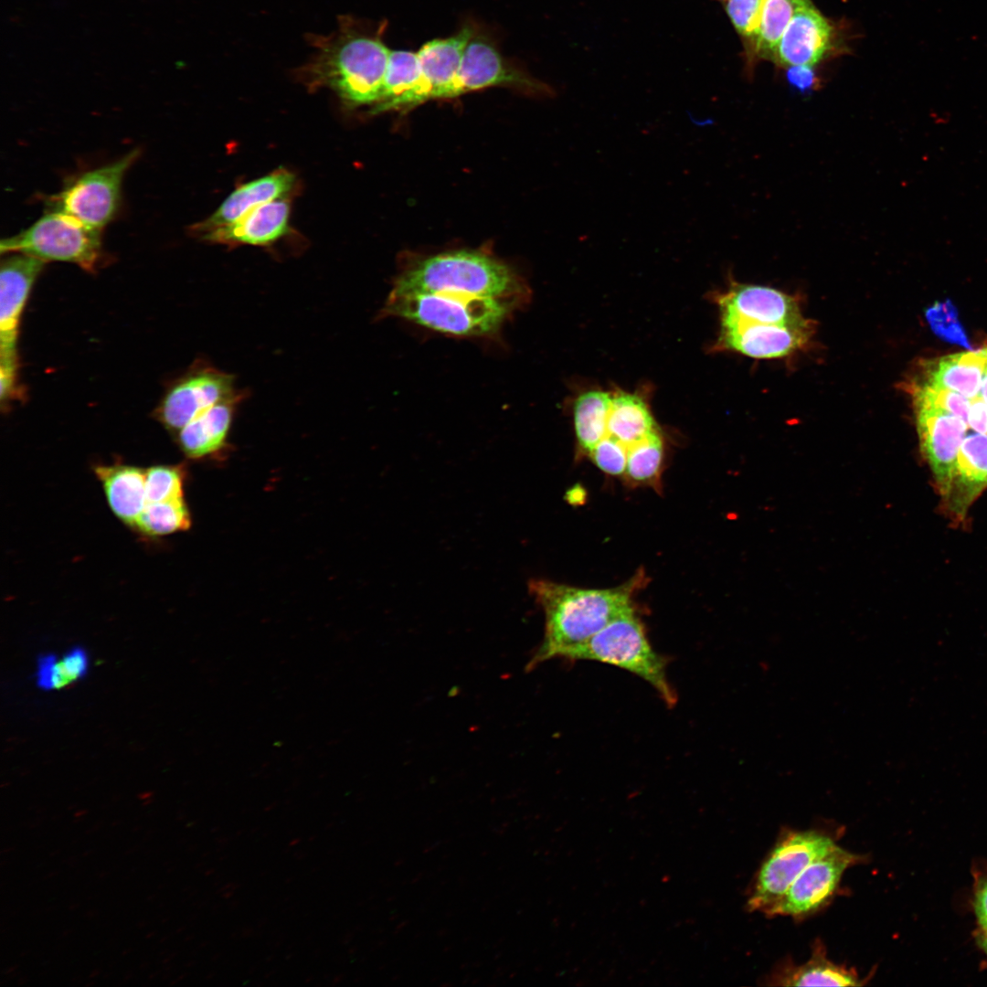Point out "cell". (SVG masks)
Segmentation results:
<instances>
[{
    "label": "cell",
    "mask_w": 987,
    "mask_h": 987,
    "mask_svg": "<svg viewBox=\"0 0 987 987\" xmlns=\"http://www.w3.org/2000/svg\"><path fill=\"white\" fill-rule=\"evenodd\" d=\"M531 297L525 279L509 264L482 250L455 249L405 262L379 317L450 336L492 337Z\"/></svg>",
    "instance_id": "obj_1"
},
{
    "label": "cell",
    "mask_w": 987,
    "mask_h": 987,
    "mask_svg": "<svg viewBox=\"0 0 987 987\" xmlns=\"http://www.w3.org/2000/svg\"><path fill=\"white\" fill-rule=\"evenodd\" d=\"M645 580L643 570L610 589H582L547 579H531L528 590L544 611L545 633L526 663V671L551 659H564L570 650L635 607L633 597Z\"/></svg>",
    "instance_id": "obj_2"
},
{
    "label": "cell",
    "mask_w": 987,
    "mask_h": 987,
    "mask_svg": "<svg viewBox=\"0 0 987 987\" xmlns=\"http://www.w3.org/2000/svg\"><path fill=\"white\" fill-rule=\"evenodd\" d=\"M313 44L317 51L301 69L308 84L328 87L350 105L378 101L390 52L378 36L343 16L337 31Z\"/></svg>",
    "instance_id": "obj_3"
},
{
    "label": "cell",
    "mask_w": 987,
    "mask_h": 987,
    "mask_svg": "<svg viewBox=\"0 0 987 987\" xmlns=\"http://www.w3.org/2000/svg\"><path fill=\"white\" fill-rule=\"evenodd\" d=\"M564 660L595 661L619 667L647 682L668 708L678 701L667 676L668 659L653 649L636 607L570 650Z\"/></svg>",
    "instance_id": "obj_4"
},
{
    "label": "cell",
    "mask_w": 987,
    "mask_h": 987,
    "mask_svg": "<svg viewBox=\"0 0 987 987\" xmlns=\"http://www.w3.org/2000/svg\"><path fill=\"white\" fill-rule=\"evenodd\" d=\"M1 254L23 253L94 272L102 259L101 231L63 212L49 210L30 227L1 240Z\"/></svg>",
    "instance_id": "obj_5"
},
{
    "label": "cell",
    "mask_w": 987,
    "mask_h": 987,
    "mask_svg": "<svg viewBox=\"0 0 987 987\" xmlns=\"http://www.w3.org/2000/svg\"><path fill=\"white\" fill-rule=\"evenodd\" d=\"M139 155L135 148L112 163L73 176L58 193L48 197V207L102 231L118 213L124 175Z\"/></svg>",
    "instance_id": "obj_6"
},
{
    "label": "cell",
    "mask_w": 987,
    "mask_h": 987,
    "mask_svg": "<svg viewBox=\"0 0 987 987\" xmlns=\"http://www.w3.org/2000/svg\"><path fill=\"white\" fill-rule=\"evenodd\" d=\"M46 261L23 253H8L0 268V395L4 405L18 387L19 323L34 282Z\"/></svg>",
    "instance_id": "obj_7"
},
{
    "label": "cell",
    "mask_w": 987,
    "mask_h": 987,
    "mask_svg": "<svg viewBox=\"0 0 987 987\" xmlns=\"http://www.w3.org/2000/svg\"><path fill=\"white\" fill-rule=\"evenodd\" d=\"M835 844L829 834L818 830L783 832L756 875L747 902L748 910L764 913L815 858Z\"/></svg>",
    "instance_id": "obj_8"
},
{
    "label": "cell",
    "mask_w": 987,
    "mask_h": 987,
    "mask_svg": "<svg viewBox=\"0 0 987 987\" xmlns=\"http://www.w3.org/2000/svg\"><path fill=\"white\" fill-rule=\"evenodd\" d=\"M863 861L864 856L835 844L815 858L764 914L801 918L819 911L833 898L844 871Z\"/></svg>",
    "instance_id": "obj_9"
},
{
    "label": "cell",
    "mask_w": 987,
    "mask_h": 987,
    "mask_svg": "<svg viewBox=\"0 0 987 987\" xmlns=\"http://www.w3.org/2000/svg\"><path fill=\"white\" fill-rule=\"evenodd\" d=\"M235 382L232 374L207 364L196 365L169 389L157 409V417L167 430L177 434L212 406L246 395Z\"/></svg>",
    "instance_id": "obj_10"
},
{
    "label": "cell",
    "mask_w": 987,
    "mask_h": 987,
    "mask_svg": "<svg viewBox=\"0 0 987 987\" xmlns=\"http://www.w3.org/2000/svg\"><path fill=\"white\" fill-rule=\"evenodd\" d=\"M815 324L720 322L717 350L737 352L755 359H779L803 351L811 343Z\"/></svg>",
    "instance_id": "obj_11"
},
{
    "label": "cell",
    "mask_w": 987,
    "mask_h": 987,
    "mask_svg": "<svg viewBox=\"0 0 987 987\" xmlns=\"http://www.w3.org/2000/svg\"><path fill=\"white\" fill-rule=\"evenodd\" d=\"M473 34L466 27L451 37L425 43L418 51L421 74L417 85L402 96L374 107L372 111L408 109L430 99H440L454 80L465 47Z\"/></svg>",
    "instance_id": "obj_12"
},
{
    "label": "cell",
    "mask_w": 987,
    "mask_h": 987,
    "mask_svg": "<svg viewBox=\"0 0 987 987\" xmlns=\"http://www.w3.org/2000/svg\"><path fill=\"white\" fill-rule=\"evenodd\" d=\"M500 85L516 86L539 94L551 93L547 86L507 65L490 41L473 34L465 47L454 80L440 98Z\"/></svg>",
    "instance_id": "obj_13"
},
{
    "label": "cell",
    "mask_w": 987,
    "mask_h": 987,
    "mask_svg": "<svg viewBox=\"0 0 987 987\" xmlns=\"http://www.w3.org/2000/svg\"><path fill=\"white\" fill-rule=\"evenodd\" d=\"M720 322H759L781 324L806 321L800 299L778 289L732 281L716 297Z\"/></svg>",
    "instance_id": "obj_14"
},
{
    "label": "cell",
    "mask_w": 987,
    "mask_h": 987,
    "mask_svg": "<svg viewBox=\"0 0 987 987\" xmlns=\"http://www.w3.org/2000/svg\"><path fill=\"white\" fill-rule=\"evenodd\" d=\"M914 409L921 451L929 463L939 492L947 497L968 424L935 407L914 405Z\"/></svg>",
    "instance_id": "obj_15"
},
{
    "label": "cell",
    "mask_w": 987,
    "mask_h": 987,
    "mask_svg": "<svg viewBox=\"0 0 987 987\" xmlns=\"http://www.w3.org/2000/svg\"><path fill=\"white\" fill-rule=\"evenodd\" d=\"M833 28L812 4L801 6L792 16L776 49L779 64L812 67L830 48Z\"/></svg>",
    "instance_id": "obj_16"
},
{
    "label": "cell",
    "mask_w": 987,
    "mask_h": 987,
    "mask_svg": "<svg viewBox=\"0 0 987 987\" xmlns=\"http://www.w3.org/2000/svg\"><path fill=\"white\" fill-rule=\"evenodd\" d=\"M294 186V175L278 169L265 176L245 183L235 189L207 219L190 228L196 236L232 224L251 209L286 196Z\"/></svg>",
    "instance_id": "obj_17"
},
{
    "label": "cell",
    "mask_w": 987,
    "mask_h": 987,
    "mask_svg": "<svg viewBox=\"0 0 987 987\" xmlns=\"http://www.w3.org/2000/svg\"><path fill=\"white\" fill-rule=\"evenodd\" d=\"M289 213V203L281 198L276 199L251 209L232 224L214 228L199 237L221 244L269 245L286 233Z\"/></svg>",
    "instance_id": "obj_18"
},
{
    "label": "cell",
    "mask_w": 987,
    "mask_h": 987,
    "mask_svg": "<svg viewBox=\"0 0 987 987\" xmlns=\"http://www.w3.org/2000/svg\"><path fill=\"white\" fill-rule=\"evenodd\" d=\"M246 395L221 401L192 419L177 433V442L190 459L219 453L227 440L239 404Z\"/></svg>",
    "instance_id": "obj_19"
},
{
    "label": "cell",
    "mask_w": 987,
    "mask_h": 987,
    "mask_svg": "<svg viewBox=\"0 0 987 987\" xmlns=\"http://www.w3.org/2000/svg\"><path fill=\"white\" fill-rule=\"evenodd\" d=\"M987 365L984 349L950 355L921 364V377L917 383L958 392L968 398L978 397Z\"/></svg>",
    "instance_id": "obj_20"
},
{
    "label": "cell",
    "mask_w": 987,
    "mask_h": 987,
    "mask_svg": "<svg viewBox=\"0 0 987 987\" xmlns=\"http://www.w3.org/2000/svg\"><path fill=\"white\" fill-rule=\"evenodd\" d=\"M95 473L111 511L133 527L148 503L145 471L133 465L114 464L96 466Z\"/></svg>",
    "instance_id": "obj_21"
},
{
    "label": "cell",
    "mask_w": 987,
    "mask_h": 987,
    "mask_svg": "<svg viewBox=\"0 0 987 987\" xmlns=\"http://www.w3.org/2000/svg\"><path fill=\"white\" fill-rule=\"evenodd\" d=\"M987 487V433L971 434L963 439L957 456L956 468L947 497L957 515Z\"/></svg>",
    "instance_id": "obj_22"
},
{
    "label": "cell",
    "mask_w": 987,
    "mask_h": 987,
    "mask_svg": "<svg viewBox=\"0 0 987 987\" xmlns=\"http://www.w3.org/2000/svg\"><path fill=\"white\" fill-rule=\"evenodd\" d=\"M771 981L782 986H861L865 982L854 971L834 963L826 957V950L818 939L812 946L811 958L803 964H788Z\"/></svg>",
    "instance_id": "obj_23"
},
{
    "label": "cell",
    "mask_w": 987,
    "mask_h": 987,
    "mask_svg": "<svg viewBox=\"0 0 987 987\" xmlns=\"http://www.w3.org/2000/svg\"><path fill=\"white\" fill-rule=\"evenodd\" d=\"M656 430L657 424L641 395L622 390L612 392L606 435L628 450Z\"/></svg>",
    "instance_id": "obj_24"
},
{
    "label": "cell",
    "mask_w": 987,
    "mask_h": 987,
    "mask_svg": "<svg viewBox=\"0 0 987 987\" xmlns=\"http://www.w3.org/2000/svg\"><path fill=\"white\" fill-rule=\"evenodd\" d=\"M612 392L592 389L580 394L573 404V420L578 446L589 454L607 434Z\"/></svg>",
    "instance_id": "obj_25"
},
{
    "label": "cell",
    "mask_w": 987,
    "mask_h": 987,
    "mask_svg": "<svg viewBox=\"0 0 987 987\" xmlns=\"http://www.w3.org/2000/svg\"><path fill=\"white\" fill-rule=\"evenodd\" d=\"M810 0H763L753 38L754 51L763 58L775 59L778 44L795 12Z\"/></svg>",
    "instance_id": "obj_26"
},
{
    "label": "cell",
    "mask_w": 987,
    "mask_h": 987,
    "mask_svg": "<svg viewBox=\"0 0 987 987\" xmlns=\"http://www.w3.org/2000/svg\"><path fill=\"white\" fill-rule=\"evenodd\" d=\"M663 457V440L658 430L628 449L624 472L627 482L657 489Z\"/></svg>",
    "instance_id": "obj_27"
},
{
    "label": "cell",
    "mask_w": 987,
    "mask_h": 987,
    "mask_svg": "<svg viewBox=\"0 0 987 987\" xmlns=\"http://www.w3.org/2000/svg\"><path fill=\"white\" fill-rule=\"evenodd\" d=\"M191 516L184 497L162 502H149L133 528L148 536H161L190 527Z\"/></svg>",
    "instance_id": "obj_28"
},
{
    "label": "cell",
    "mask_w": 987,
    "mask_h": 987,
    "mask_svg": "<svg viewBox=\"0 0 987 987\" xmlns=\"http://www.w3.org/2000/svg\"><path fill=\"white\" fill-rule=\"evenodd\" d=\"M421 74L418 52L390 50L378 101L388 102L411 90Z\"/></svg>",
    "instance_id": "obj_29"
},
{
    "label": "cell",
    "mask_w": 987,
    "mask_h": 987,
    "mask_svg": "<svg viewBox=\"0 0 987 987\" xmlns=\"http://www.w3.org/2000/svg\"><path fill=\"white\" fill-rule=\"evenodd\" d=\"M37 664V685L45 689H55L80 678L86 673L88 660L83 650L74 648L60 659L44 656Z\"/></svg>",
    "instance_id": "obj_30"
},
{
    "label": "cell",
    "mask_w": 987,
    "mask_h": 987,
    "mask_svg": "<svg viewBox=\"0 0 987 987\" xmlns=\"http://www.w3.org/2000/svg\"><path fill=\"white\" fill-rule=\"evenodd\" d=\"M185 469L181 465H155L145 471L147 501L162 502L184 497Z\"/></svg>",
    "instance_id": "obj_31"
},
{
    "label": "cell",
    "mask_w": 987,
    "mask_h": 987,
    "mask_svg": "<svg viewBox=\"0 0 987 987\" xmlns=\"http://www.w3.org/2000/svg\"><path fill=\"white\" fill-rule=\"evenodd\" d=\"M928 322L937 336L950 344L971 349V346L961 325L957 308L947 300L935 302L926 311Z\"/></svg>",
    "instance_id": "obj_32"
},
{
    "label": "cell",
    "mask_w": 987,
    "mask_h": 987,
    "mask_svg": "<svg viewBox=\"0 0 987 987\" xmlns=\"http://www.w3.org/2000/svg\"><path fill=\"white\" fill-rule=\"evenodd\" d=\"M627 448L617 440L606 435L589 452L593 462L609 475H624L627 463Z\"/></svg>",
    "instance_id": "obj_33"
},
{
    "label": "cell",
    "mask_w": 987,
    "mask_h": 987,
    "mask_svg": "<svg viewBox=\"0 0 987 987\" xmlns=\"http://www.w3.org/2000/svg\"><path fill=\"white\" fill-rule=\"evenodd\" d=\"M763 0H724V6L734 27L744 37L753 40Z\"/></svg>",
    "instance_id": "obj_34"
},
{
    "label": "cell",
    "mask_w": 987,
    "mask_h": 987,
    "mask_svg": "<svg viewBox=\"0 0 987 987\" xmlns=\"http://www.w3.org/2000/svg\"><path fill=\"white\" fill-rule=\"evenodd\" d=\"M967 424L978 433H987V403L980 397L970 403Z\"/></svg>",
    "instance_id": "obj_35"
},
{
    "label": "cell",
    "mask_w": 987,
    "mask_h": 987,
    "mask_svg": "<svg viewBox=\"0 0 987 987\" xmlns=\"http://www.w3.org/2000/svg\"><path fill=\"white\" fill-rule=\"evenodd\" d=\"M973 906L980 930L987 931V877L978 886Z\"/></svg>",
    "instance_id": "obj_36"
},
{
    "label": "cell",
    "mask_w": 987,
    "mask_h": 987,
    "mask_svg": "<svg viewBox=\"0 0 987 987\" xmlns=\"http://www.w3.org/2000/svg\"><path fill=\"white\" fill-rule=\"evenodd\" d=\"M789 80L797 88L805 90L813 86L814 76L811 67L789 68Z\"/></svg>",
    "instance_id": "obj_37"
},
{
    "label": "cell",
    "mask_w": 987,
    "mask_h": 987,
    "mask_svg": "<svg viewBox=\"0 0 987 987\" xmlns=\"http://www.w3.org/2000/svg\"><path fill=\"white\" fill-rule=\"evenodd\" d=\"M980 396L987 403V365L982 379Z\"/></svg>",
    "instance_id": "obj_38"
},
{
    "label": "cell",
    "mask_w": 987,
    "mask_h": 987,
    "mask_svg": "<svg viewBox=\"0 0 987 987\" xmlns=\"http://www.w3.org/2000/svg\"><path fill=\"white\" fill-rule=\"evenodd\" d=\"M977 941L981 949L987 954V931L980 930Z\"/></svg>",
    "instance_id": "obj_39"
},
{
    "label": "cell",
    "mask_w": 987,
    "mask_h": 987,
    "mask_svg": "<svg viewBox=\"0 0 987 987\" xmlns=\"http://www.w3.org/2000/svg\"><path fill=\"white\" fill-rule=\"evenodd\" d=\"M16 968H17V965H16V966H12V967H9V968L5 969V970L4 971H3V973H4V974H9V973H12V972H14V971H16Z\"/></svg>",
    "instance_id": "obj_40"
},
{
    "label": "cell",
    "mask_w": 987,
    "mask_h": 987,
    "mask_svg": "<svg viewBox=\"0 0 987 987\" xmlns=\"http://www.w3.org/2000/svg\"><path fill=\"white\" fill-rule=\"evenodd\" d=\"M85 914H86L85 916L88 917V918H93V917H95L97 915V911L96 910H90V911L86 912Z\"/></svg>",
    "instance_id": "obj_41"
},
{
    "label": "cell",
    "mask_w": 987,
    "mask_h": 987,
    "mask_svg": "<svg viewBox=\"0 0 987 987\" xmlns=\"http://www.w3.org/2000/svg\"><path fill=\"white\" fill-rule=\"evenodd\" d=\"M101 822H98V824L94 825V827L92 829L88 830L86 833H88L94 832V831L98 830L101 827Z\"/></svg>",
    "instance_id": "obj_42"
},
{
    "label": "cell",
    "mask_w": 987,
    "mask_h": 987,
    "mask_svg": "<svg viewBox=\"0 0 987 987\" xmlns=\"http://www.w3.org/2000/svg\"><path fill=\"white\" fill-rule=\"evenodd\" d=\"M99 974H100V971H99V970H95V971H92V972H91V973L90 974L89 978H90V979H92V978H94V977L98 976Z\"/></svg>",
    "instance_id": "obj_43"
},
{
    "label": "cell",
    "mask_w": 987,
    "mask_h": 987,
    "mask_svg": "<svg viewBox=\"0 0 987 987\" xmlns=\"http://www.w3.org/2000/svg\"><path fill=\"white\" fill-rule=\"evenodd\" d=\"M86 812H87V811H85V810H82V811H79L78 812H76V813L74 814V816H75V817H80V816H82L83 814H85Z\"/></svg>",
    "instance_id": "obj_44"
},
{
    "label": "cell",
    "mask_w": 987,
    "mask_h": 987,
    "mask_svg": "<svg viewBox=\"0 0 987 987\" xmlns=\"http://www.w3.org/2000/svg\"><path fill=\"white\" fill-rule=\"evenodd\" d=\"M27 982V977H22V978H20V979L18 980V984H20V985H21V984H24V983H25V982Z\"/></svg>",
    "instance_id": "obj_45"
},
{
    "label": "cell",
    "mask_w": 987,
    "mask_h": 987,
    "mask_svg": "<svg viewBox=\"0 0 987 987\" xmlns=\"http://www.w3.org/2000/svg\"><path fill=\"white\" fill-rule=\"evenodd\" d=\"M57 874H58V872H57V871H55V872H53V873H49V874H48V875L46 876V877H45V878H49V877H52L53 876H55V875H57Z\"/></svg>",
    "instance_id": "obj_46"
},
{
    "label": "cell",
    "mask_w": 987,
    "mask_h": 987,
    "mask_svg": "<svg viewBox=\"0 0 987 987\" xmlns=\"http://www.w3.org/2000/svg\"><path fill=\"white\" fill-rule=\"evenodd\" d=\"M78 907H79V904H73V905H70L69 908L70 910H72V909H76Z\"/></svg>",
    "instance_id": "obj_47"
},
{
    "label": "cell",
    "mask_w": 987,
    "mask_h": 987,
    "mask_svg": "<svg viewBox=\"0 0 987 987\" xmlns=\"http://www.w3.org/2000/svg\"><path fill=\"white\" fill-rule=\"evenodd\" d=\"M154 934H155V933L152 931V932L148 933V934H147V935L145 936V938H146V939H150V938H152V937H153V936L154 935Z\"/></svg>",
    "instance_id": "obj_48"
},
{
    "label": "cell",
    "mask_w": 987,
    "mask_h": 987,
    "mask_svg": "<svg viewBox=\"0 0 987 987\" xmlns=\"http://www.w3.org/2000/svg\"><path fill=\"white\" fill-rule=\"evenodd\" d=\"M107 874H108V872H105V873H104V872H101V873H100V874L98 875V876H99L100 878H101V877L105 876H106Z\"/></svg>",
    "instance_id": "obj_49"
},
{
    "label": "cell",
    "mask_w": 987,
    "mask_h": 987,
    "mask_svg": "<svg viewBox=\"0 0 987 987\" xmlns=\"http://www.w3.org/2000/svg\"><path fill=\"white\" fill-rule=\"evenodd\" d=\"M145 925H146V923L143 921V922H141V923H139V924H138V927H139L140 929H142V928H143V927H144Z\"/></svg>",
    "instance_id": "obj_50"
},
{
    "label": "cell",
    "mask_w": 987,
    "mask_h": 987,
    "mask_svg": "<svg viewBox=\"0 0 987 987\" xmlns=\"http://www.w3.org/2000/svg\"><path fill=\"white\" fill-rule=\"evenodd\" d=\"M157 974H158V971H156V972H154V973L151 974V975L149 976V979L151 980V979H152L153 977L154 978V977H155V976H156Z\"/></svg>",
    "instance_id": "obj_51"
},
{
    "label": "cell",
    "mask_w": 987,
    "mask_h": 987,
    "mask_svg": "<svg viewBox=\"0 0 987 987\" xmlns=\"http://www.w3.org/2000/svg\"><path fill=\"white\" fill-rule=\"evenodd\" d=\"M92 852H93L92 850H90V851H86L85 853H83V856H86L87 854H90V853H92Z\"/></svg>",
    "instance_id": "obj_52"
},
{
    "label": "cell",
    "mask_w": 987,
    "mask_h": 987,
    "mask_svg": "<svg viewBox=\"0 0 987 987\" xmlns=\"http://www.w3.org/2000/svg\"><path fill=\"white\" fill-rule=\"evenodd\" d=\"M130 951H131V950H130V949H127V950H125L124 951H122V955H126V954H127V953H129Z\"/></svg>",
    "instance_id": "obj_53"
},
{
    "label": "cell",
    "mask_w": 987,
    "mask_h": 987,
    "mask_svg": "<svg viewBox=\"0 0 987 987\" xmlns=\"http://www.w3.org/2000/svg\"><path fill=\"white\" fill-rule=\"evenodd\" d=\"M70 932H72V930H69V931H64V932H63V934H62V936H64V937H65L66 935L69 934Z\"/></svg>",
    "instance_id": "obj_54"
},
{
    "label": "cell",
    "mask_w": 987,
    "mask_h": 987,
    "mask_svg": "<svg viewBox=\"0 0 987 987\" xmlns=\"http://www.w3.org/2000/svg\"><path fill=\"white\" fill-rule=\"evenodd\" d=\"M120 822H121L120 821H115V822H113L111 823V826H113V825H118V824H119Z\"/></svg>",
    "instance_id": "obj_55"
},
{
    "label": "cell",
    "mask_w": 987,
    "mask_h": 987,
    "mask_svg": "<svg viewBox=\"0 0 987 987\" xmlns=\"http://www.w3.org/2000/svg\"><path fill=\"white\" fill-rule=\"evenodd\" d=\"M131 976H133V974H131V973H130V974H128V975H126V977H125V978H123V981H127V979H129V978H130Z\"/></svg>",
    "instance_id": "obj_56"
},
{
    "label": "cell",
    "mask_w": 987,
    "mask_h": 987,
    "mask_svg": "<svg viewBox=\"0 0 987 987\" xmlns=\"http://www.w3.org/2000/svg\"><path fill=\"white\" fill-rule=\"evenodd\" d=\"M93 984H94V982H87V983L85 984V986H90V985H93Z\"/></svg>",
    "instance_id": "obj_57"
},
{
    "label": "cell",
    "mask_w": 987,
    "mask_h": 987,
    "mask_svg": "<svg viewBox=\"0 0 987 987\" xmlns=\"http://www.w3.org/2000/svg\"><path fill=\"white\" fill-rule=\"evenodd\" d=\"M147 965H148V963L146 962V963H143L140 967L143 969L144 967H147Z\"/></svg>",
    "instance_id": "obj_58"
},
{
    "label": "cell",
    "mask_w": 987,
    "mask_h": 987,
    "mask_svg": "<svg viewBox=\"0 0 987 987\" xmlns=\"http://www.w3.org/2000/svg\"><path fill=\"white\" fill-rule=\"evenodd\" d=\"M152 898H154V895H152V896H150V897H147V899H148L149 901H150V900H153Z\"/></svg>",
    "instance_id": "obj_59"
},
{
    "label": "cell",
    "mask_w": 987,
    "mask_h": 987,
    "mask_svg": "<svg viewBox=\"0 0 987 987\" xmlns=\"http://www.w3.org/2000/svg\"><path fill=\"white\" fill-rule=\"evenodd\" d=\"M165 939H167V936H165L164 938H163L162 939H160V942H164V941Z\"/></svg>",
    "instance_id": "obj_60"
},
{
    "label": "cell",
    "mask_w": 987,
    "mask_h": 987,
    "mask_svg": "<svg viewBox=\"0 0 987 987\" xmlns=\"http://www.w3.org/2000/svg\"><path fill=\"white\" fill-rule=\"evenodd\" d=\"M166 920H168V918H164L162 922L164 923Z\"/></svg>",
    "instance_id": "obj_61"
},
{
    "label": "cell",
    "mask_w": 987,
    "mask_h": 987,
    "mask_svg": "<svg viewBox=\"0 0 987 987\" xmlns=\"http://www.w3.org/2000/svg\"><path fill=\"white\" fill-rule=\"evenodd\" d=\"M984 351H985V354H986V356H987V349H984Z\"/></svg>",
    "instance_id": "obj_62"
}]
</instances>
